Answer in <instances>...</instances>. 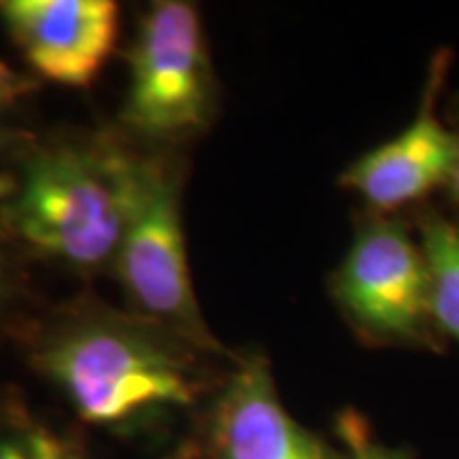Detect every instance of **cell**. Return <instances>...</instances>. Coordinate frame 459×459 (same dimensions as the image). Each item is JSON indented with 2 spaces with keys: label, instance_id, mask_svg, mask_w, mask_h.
Here are the masks:
<instances>
[{
  "label": "cell",
  "instance_id": "8fae6325",
  "mask_svg": "<svg viewBox=\"0 0 459 459\" xmlns=\"http://www.w3.org/2000/svg\"><path fill=\"white\" fill-rule=\"evenodd\" d=\"M336 432L344 459H411L409 453L381 443L358 411H344L336 421Z\"/></svg>",
  "mask_w": 459,
  "mask_h": 459
},
{
  "label": "cell",
  "instance_id": "277c9868",
  "mask_svg": "<svg viewBox=\"0 0 459 459\" xmlns=\"http://www.w3.org/2000/svg\"><path fill=\"white\" fill-rule=\"evenodd\" d=\"M128 66L122 126L130 136L169 145L209 126L217 85L203 20L192 3L149 4L130 45Z\"/></svg>",
  "mask_w": 459,
  "mask_h": 459
},
{
  "label": "cell",
  "instance_id": "8992f818",
  "mask_svg": "<svg viewBox=\"0 0 459 459\" xmlns=\"http://www.w3.org/2000/svg\"><path fill=\"white\" fill-rule=\"evenodd\" d=\"M336 291L355 321L381 336L411 338L429 317L423 251L395 221L361 230L338 271Z\"/></svg>",
  "mask_w": 459,
  "mask_h": 459
},
{
  "label": "cell",
  "instance_id": "2e32d148",
  "mask_svg": "<svg viewBox=\"0 0 459 459\" xmlns=\"http://www.w3.org/2000/svg\"><path fill=\"white\" fill-rule=\"evenodd\" d=\"M451 189H453V196L459 200V156H457V162H455V169L451 172Z\"/></svg>",
  "mask_w": 459,
  "mask_h": 459
},
{
  "label": "cell",
  "instance_id": "9c48e42d",
  "mask_svg": "<svg viewBox=\"0 0 459 459\" xmlns=\"http://www.w3.org/2000/svg\"><path fill=\"white\" fill-rule=\"evenodd\" d=\"M0 459H88L82 443L51 426L15 387L0 385Z\"/></svg>",
  "mask_w": 459,
  "mask_h": 459
},
{
  "label": "cell",
  "instance_id": "4fadbf2b",
  "mask_svg": "<svg viewBox=\"0 0 459 459\" xmlns=\"http://www.w3.org/2000/svg\"><path fill=\"white\" fill-rule=\"evenodd\" d=\"M30 145L32 141L20 130H13L9 124H0V198L7 194L17 162Z\"/></svg>",
  "mask_w": 459,
  "mask_h": 459
},
{
  "label": "cell",
  "instance_id": "7a4b0ae2",
  "mask_svg": "<svg viewBox=\"0 0 459 459\" xmlns=\"http://www.w3.org/2000/svg\"><path fill=\"white\" fill-rule=\"evenodd\" d=\"M141 153L99 132L30 145L0 198V234L66 271L111 273L134 203Z\"/></svg>",
  "mask_w": 459,
  "mask_h": 459
},
{
  "label": "cell",
  "instance_id": "9a60e30c",
  "mask_svg": "<svg viewBox=\"0 0 459 459\" xmlns=\"http://www.w3.org/2000/svg\"><path fill=\"white\" fill-rule=\"evenodd\" d=\"M169 459H209V457H206V453L203 451V446H200L198 440H192V443L181 446L179 451L172 453Z\"/></svg>",
  "mask_w": 459,
  "mask_h": 459
},
{
  "label": "cell",
  "instance_id": "ba28073f",
  "mask_svg": "<svg viewBox=\"0 0 459 459\" xmlns=\"http://www.w3.org/2000/svg\"><path fill=\"white\" fill-rule=\"evenodd\" d=\"M457 156L459 139L436 117L429 85L417 117L392 141L355 160L342 183L375 209H400L449 181Z\"/></svg>",
  "mask_w": 459,
  "mask_h": 459
},
{
  "label": "cell",
  "instance_id": "5b68a950",
  "mask_svg": "<svg viewBox=\"0 0 459 459\" xmlns=\"http://www.w3.org/2000/svg\"><path fill=\"white\" fill-rule=\"evenodd\" d=\"M198 443L209 459H344L291 417L262 353L240 355L221 377Z\"/></svg>",
  "mask_w": 459,
  "mask_h": 459
},
{
  "label": "cell",
  "instance_id": "6da1fadb",
  "mask_svg": "<svg viewBox=\"0 0 459 459\" xmlns=\"http://www.w3.org/2000/svg\"><path fill=\"white\" fill-rule=\"evenodd\" d=\"M30 368L77 417L115 436H139L192 411L209 394V355L132 311L96 298L62 304L26 334Z\"/></svg>",
  "mask_w": 459,
  "mask_h": 459
},
{
  "label": "cell",
  "instance_id": "30bf717a",
  "mask_svg": "<svg viewBox=\"0 0 459 459\" xmlns=\"http://www.w3.org/2000/svg\"><path fill=\"white\" fill-rule=\"evenodd\" d=\"M429 317L459 344V230L432 217L423 226Z\"/></svg>",
  "mask_w": 459,
  "mask_h": 459
},
{
  "label": "cell",
  "instance_id": "52a82bcc",
  "mask_svg": "<svg viewBox=\"0 0 459 459\" xmlns=\"http://www.w3.org/2000/svg\"><path fill=\"white\" fill-rule=\"evenodd\" d=\"M113 0H0V20L37 77L65 88L99 79L119 39Z\"/></svg>",
  "mask_w": 459,
  "mask_h": 459
},
{
  "label": "cell",
  "instance_id": "5bb4252c",
  "mask_svg": "<svg viewBox=\"0 0 459 459\" xmlns=\"http://www.w3.org/2000/svg\"><path fill=\"white\" fill-rule=\"evenodd\" d=\"M37 88V82L30 74L15 71L13 66L0 60V124H7V115L20 105L30 91Z\"/></svg>",
  "mask_w": 459,
  "mask_h": 459
},
{
  "label": "cell",
  "instance_id": "7c38bea8",
  "mask_svg": "<svg viewBox=\"0 0 459 459\" xmlns=\"http://www.w3.org/2000/svg\"><path fill=\"white\" fill-rule=\"evenodd\" d=\"M15 251V247L0 234V324L13 311L22 294V273Z\"/></svg>",
  "mask_w": 459,
  "mask_h": 459
},
{
  "label": "cell",
  "instance_id": "3957f363",
  "mask_svg": "<svg viewBox=\"0 0 459 459\" xmlns=\"http://www.w3.org/2000/svg\"><path fill=\"white\" fill-rule=\"evenodd\" d=\"M128 311L170 330L204 353H221L200 311L189 274L181 183L169 158H139L134 203L113 271Z\"/></svg>",
  "mask_w": 459,
  "mask_h": 459
}]
</instances>
